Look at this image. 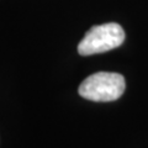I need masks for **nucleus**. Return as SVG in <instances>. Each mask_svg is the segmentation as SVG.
I'll return each mask as SVG.
<instances>
[{"label":"nucleus","mask_w":148,"mask_h":148,"mask_svg":"<svg viewBox=\"0 0 148 148\" xmlns=\"http://www.w3.org/2000/svg\"><path fill=\"white\" fill-rule=\"evenodd\" d=\"M125 89L126 82L121 74L99 72L83 80L78 92L86 100L95 103H109L121 98Z\"/></svg>","instance_id":"f257e3e1"},{"label":"nucleus","mask_w":148,"mask_h":148,"mask_svg":"<svg viewBox=\"0 0 148 148\" xmlns=\"http://www.w3.org/2000/svg\"><path fill=\"white\" fill-rule=\"evenodd\" d=\"M123 41L125 31L116 22L92 26L78 45V52L80 56L104 53L120 47Z\"/></svg>","instance_id":"f03ea898"}]
</instances>
